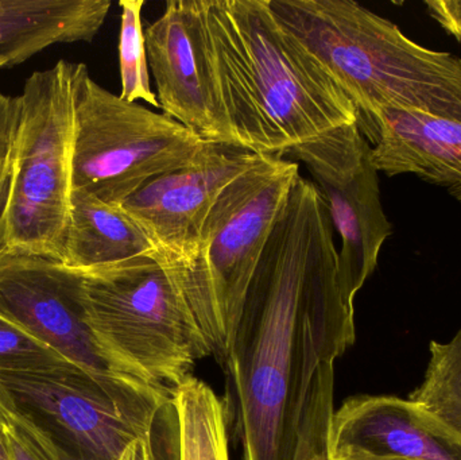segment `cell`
I'll use <instances>...</instances> for the list:
<instances>
[{
	"instance_id": "cell-5",
	"label": "cell",
	"mask_w": 461,
	"mask_h": 460,
	"mask_svg": "<svg viewBox=\"0 0 461 460\" xmlns=\"http://www.w3.org/2000/svg\"><path fill=\"white\" fill-rule=\"evenodd\" d=\"M300 176L297 162L260 156L216 200L194 261L188 266H164L221 367L249 284Z\"/></svg>"
},
{
	"instance_id": "cell-16",
	"label": "cell",
	"mask_w": 461,
	"mask_h": 460,
	"mask_svg": "<svg viewBox=\"0 0 461 460\" xmlns=\"http://www.w3.org/2000/svg\"><path fill=\"white\" fill-rule=\"evenodd\" d=\"M143 256H156V248L121 205L103 202L83 189L73 191L69 230L59 264L81 272Z\"/></svg>"
},
{
	"instance_id": "cell-27",
	"label": "cell",
	"mask_w": 461,
	"mask_h": 460,
	"mask_svg": "<svg viewBox=\"0 0 461 460\" xmlns=\"http://www.w3.org/2000/svg\"><path fill=\"white\" fill-rule=\"evenodd\" d=\"M0 69H8V62L7 59L0 57Z\"/></svg>"
},
{
	"instance_id": "cell-21",
	"label": "cell",
	"mask_w": 461,
	"mask_h": 460,
	"mask_svg": "<svg viewBox=\"0 0 461 460\" xmlns=\"http://www.w3.org/2000/svg\"><path fill=\"white\" fill-rule=\"evenodd\" d=\"M18 121V96H10L0 89V218L7 203L13 178Z\"/></svg>"
},
{
	"instance_id": "cell-12",
	"label": "cell",
	"mask_w": 461,
	"mask_h": 460,
	"mask_svg": "<svg viewBox=\"0 0 461 460\" xmlns=\"http://www.w3.org/2000/svg\"><path fill=\"white\" fill-rule=\"evenodd\" d=\"M259 157L210 143L196 161L153 178L119 205L150 238L164 266H188L216 200Z\"/></svg>"
},
{
	"instance_id": "cell-4",
	"label": "cell",
	"mask_w": 461,
	"mask_h": 460,
	"mask_svg": "<svg viewBox=\"0 0 461 460\" xmlns=\"http://www.w3.org/2000/svg\"><path fill=\"white\" fill-rule=\"evenodd\" d=\"M173 410L172 389L99 377L68 361L0 366V412L21 421L54 460H121Z\"/></svg>"
},
{
	"instance_id": "cell-19",
	"label": "cell",
	"mask_w": 461,
	"mask_h": 460,
	"mask_svg": "<svg viewBox=\"0 0 461 460\" xmlns=\"http://www.w3.org/2000/svg\"><path fill=\"white\" fill-rule=\"evenodd\" d=\"M145 0H121V32H119V72L121 94L129 103L140 100L159 108L157 95L151 89L150 67L143 30L142 10Z\"/></svg>"
},
{
	"instance_id": "cell-26",
	"label": "cell",
	"mask_w": 461,
	"mask_h": 460,
	"mask_svg": "<svg viewBox=\"0 0 461 460\" xmlns=\"http://www.w3.org/2000/svg\"><path fill=\"white\" fill-rule=\"evenodd\" d=\"M143 439H145V437H143ZM140 439L137 440L134 445L130 446V447L127 448L126 453L122 456L121 460H138V455H140Z\"/></svg>"
},
{
	"instance_id": "cell-17",
	"label": "cell",
	"mask_w": 461,
	"mask_h": 460,
	"mask_svg": "<svg viewBox=\"0 0 461 460\" xmlns=\"http://www.w3.org/2000/svg\"><path fill=\"white\" fill-rule=\"evenodd\" d=\"M177 460H230L223 401L211 386L188 377L172 389Z\"/></svg>"
},
{
	"instance_id": "cell-8",
	"label": "cell",
	"mask_w": 461,
	"mask_h": 460,
	"mask_svg": "<svg viewBox=\"0 0 461 460\" xmlns=\"http://www.w3.org/2000/svg\"><path fill=\"white\" fill-rule=\"evenodd\" d=\"M73 186L119 205L145 184L196 161L210 143L165 113L129 103L77 64Z\"/></svg>"
},
{
	"instance_id": "cell-22",
	"label": "cell",
	"mask_w": 461,
	"mask_h": 460,
	"mask_svg": "<svg viewBox=\"0 0 461 460\" xmlns=\"http://www.w3.org/2000/svg\"><path fill=\"white\" fill-rule=\"evenodd\" d=\"M3 416L11 460H54L48 448L26 426L10 416Z\"/></svg>"
},
{
	"instance_id": "cell-1",
	"label": "cell",
	"mask_w": 461,
	"mask_h": 460,
	"mask_svg": "<svg viewBox=\"0 0 461 460\" xmlns=\"http://www.w3.org/2000/svg\"><path fill=\"white\" fill-rule=\"evenodd\" d=\"M327 207L298 177L244 300L224 362L227 427L241 460H295L301 428L333 364L355 342Z\"/></svg>"
},
{
	"instance_id": "cell-23",
	"label": "cell",
	"mask_w": 461,
	"mask_h": 460,
	"mask_svg": "<svg viewBox=\"0 0 461 460\" xmlns=\"http://www.w3.org/2000/svg\"><path fill=\"white\" fill-rule=\"evenodd\" d=\"M330 420L319 421L303 432L295 460H330Z\"/></svg>"
},
{
	"instance_id": "cell-24",
	"label": "cell",
	"mask_w": 461,
	"mask_h": 460,
	"mask_svg": "<svg viewBox=\"0 0 461 460\" xmlns=\"http://www.w3.org/2000/svg\"><path fill=\"white\" fill-rule=\"evenodd\" d=\"M0 460H11L7 439H5V420L2 412H0Z\"/></svg>"
},
{
	"instance_id": "cell-7",
	"label": "cell",
	"mask_w": 461,
	"mask_h": 460,
	"mask_svg": "<svg viewBox=\"0 0 461 460\" xmlns=\"http://www.w3.org/2000/svg\"><path fill=\"white\" fill-rule=\"evenodd\" d=\"M72 272L95 337L145 380L175 389L191 377L196 361L211 356L183 293L156 256Z\"/></svg>"
},
{
	"instance_id": "cell-10",
	"label": "cell",
	"mask_w": 461,
	"mask_h": 460,
	"mask_svg": "<svg viewBox=\"0 0 461 460\" xmlns=\"http://www.w3.org/2000/svg\"><path fill=\"white\" fill-rule=\"evenodd\" d=\"M0 312L92 374L156 385L103 347L86 323L77 275L59 262L0 254Z\"/></svg>"
},
{
	"instance_id": "cell-25",
	"label": "cell",
	"mask_w": 461,
	"mask_h": 460,
	"mask_svg": "<svg viewBox=\"0 0 461 460\" xmlns=\"http://www.w3.org/2000/svg\"><path fill=\"white\" fill-rule=\"evenodd\" d=\"M138 460H153V440L148 437L140 439Z\"/></svg>"
},
{
	"instance_id": "cell-13",
	"label": "cell",
	"mask_w": 461,
	"mask_h": 460,
	"mask_svg": "<svg viewBox=\"0 0 461 460\" xmlns=\"http://www.w3.org/2000/svg\"><path fill=\"white\" fill-rule=\"evenodd\" d=\"M330 458L461 460V435L409 399L349 397L333 412Z\"/></svg>"
},
{
	"instance_id": "cell-9",
	"label": "cell",
	"mask_w": 461,
	"mask_h": 460,
	"mask_svg": "<svg viewBox=\"0 0 461 460\" xmlns=\"http://www.w3.org/2000/svg\"><path fill=\"white\" fill-rule=\"evenodd\" d=\"M370 153L371 145L357 123H351L322 132L284 156L287 161L303 162L313 178L341 239L339 281L352 300L375 272L382 248L392 235Z\"/></svg>"
},
{
	"instance_id": "cell-28",
	"label": "cell",
	"mask_w": 461,
	"mask_h": 460,
	"mask_svg": "<svg viewBox=\"0 0 461 460\" xmlns=\"http://www.w3.org/2000/svg\"><path fill=\"white\" fill-rule=\"evenodd\" d=\"M330 460H368V459H330Z\"/></svg>"
},
{
	"instance_id": "cell-20",
	"label": "cell",
	"mask_w": 461,
	"mask_h": 460,
	"mask_svg": "<svg viewBox=\"0 0 461 460\" xmlns=\"http://www.w3.org/2000/svg\"><path fill=\"white\" fill-rule=\"evenodd\" d=\"M53 361L67 359L0 312V366Z\"/></svg>"
},
{
	"instance_id": "cell-3",
	"label": "cell",
	"mask_w": 461,
	"mask_h": 460,
	"mask_svg": "<svg viewBox=\"0 0 461 460\" xmlns=\"http://www.w3.org/2000/svg\"><path fill=\"white\" fill-rule=\"evenodd\" d=\"M278 21L354 103L373 142L392 111L461 124V59L433 50L354 0H270Z\"/></svg>"
},
{
	"instance_id": "cell-15",
	"label": "cell",
	"mask_w": 461,
	"mask_h": 460,
	"mask_svg": "<svg viewBox=\"0 0 461 460\" xmlns=\"http://www.w3.org/2000/svg\"><path fill=\"white\" fill-rule=\"evenodd\" d=\"M110 0H0V57L8 68L59 43L92 42Z\"/></svg>"
},
{
	"instance_id": "cell-2",
	"label": "cell",
	"mask_w": 461,
	"mask_h": 460,
	"mask_svg": "<svg viewBox=\"0 0 461 460\" xmlns=\"http://www.w3.org/2000/svg\"><path fill=\"white\" fill-rule=\"evenodd\" d=\"M211 64L244 150L284 158L357 123L354 103L278 21L270 0H202Z\"/></svg>"
},
{
	"instance_id": "cell-11",
	"label": "cell",
	"mask_w": 461,
	"mask_h": 460,
	"mask_svg": "<svg viewBox=\"0 0 461 460\" xmlns=\"http://www.w3.org/2000/svg\"><path fill=\"white\" fill-rule=\"evenodd\" d=\"M145 37L165 115L204 142L244 150L211 64L202 0H169Z\"/></svg>"
},
{
	"instance_id": "cell-14",
	"label": "cell",
	"mask_w": 461,
	"mask_h": 460,
	"mask_svg": "<svg viewBox=\"0 0 461 460\" xmlns=\"http://www.w3.org/2000/svg\"><path fill=\"white\" fill-rule=\"evenodd\" d=\"M371 164L390 176L411 175L443 186L461 203V124L422 113H384L371 142Z\"/></svg>"
},
{
	"instance_id": "cell-18",
	"label": "cell",
	"mask_w": 461,
	"mask_h": 460,
	"mask_svg": "<svg viewBox=\"0 0 461 460\" xmlns=\"http://www.w3.org/2000/svg\"><path fill=\"white\" fill-rule=\"evenodd\" d=\"M424 381L409 394L461 435V329L448 343L430 342Z\"/></svg>"
},
{
	"instance_id": "cell-6",
	"label": "cell",
	"mask_w": 461,
	"mask_h": 460,
	"mask_svg": "<svg viewBox=\"0 0 461 460\" xmlns=\"http://www.w3.org/2000/svg\"><path fill=\"white\" fill-rule=\"evenodd\" d=\"M76 62L32 73L18 95L13 178L0 254L61 261L72 213Z\"/></svg>"
}]
</instances>
